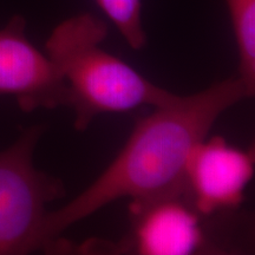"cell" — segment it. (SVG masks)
Returning a JSON list of instances; mask_svg holds the SVG:
<instances>
[{"label": "cell", "instance_id": "277c9868", "mask_svg": "<svg viewBox=\"0 0 255 255\" xmlns=\"http://www.w3.org/2000/svg\"><path fill=\"white\" fill-rule=\"evenodd\" d=\"M26 20L15 14L0 28V100L12 97L32 113L69 105V90L55 64L27 39Z\"/></svg>", "mask_w": 255, "mask_h": 255}, {"label": "cell", "instance_id": "6da1fadb", "mask_svg": "<svg viewBox=\"0 0 255 255\" xmlns=\"http://www.w3.org/2000/svg\"><path fill=\"white\" fill-rule=\"evenodd\" d=\"M252 98L240 77L216 82L169 107L155 108L137 121L120 154L87 189L45 222L46 251L72 225L114 201L129 197L135 208L169 197H186V170L191 151L208 136L221 115Z\"/></svg>", "mask_w": 255, "mask_h": 255}, {"label": "cell", "instance_id": "8992f818", "mask_svg": "<svg viewBox=\"0 0 255 255\" xmlns=\"http://www.w3.org/2000/svg\"><path fill=\"white\" fill-rule=\"evenodd\" d=\"M133 244L143 255H188L205 246L201 214L184 196L169 197L129 208Z\"/></svg>", "mask_w": 255, "mask_h": 255}, {"label": "cell", "instance_id": "ba28073f", "mask_svg": "<svg viewBox=\"0 0 255 255\" xmlns=\"http://www.w3.org/2000/svg\"><path fill=\"white\" fill-rule=\"evenodd\" d=\"M96 2L132 50H142L146 45L141 0H96Z\"/></svg>", "mask_w": 255, "mask_h": 255}, {"label": "cell", "instance_id": "52a82bcc", "mask_svg": "<svg viewBox=\"0 0 255 255\" xmlns=\"http://www.w3.org/2000/svg\"><path fill=\"white\" fill-rule=\"evenodd\" d=\"M239 55V77L255 92V0H226Z\"/></svg>", "mask_w": 255, "mask_h": 255}, {"label": "cell", "instance_id": "7a4b0ae2", "mask_svg": "<svg viewBox=\"0 0 255 255\" xmlns=\"http://www.w3.org/2000/svg\"><path fill=\"white\" fill-rule=\"evenodd\" d=\"M107 37V23L94 14L79 13L57 25L45 43L47 57L68 87V107L75 111L77 131L87 130L101 114L126 113L143 105L169 107L182 98L104 50Z\"/></svg>", "mask_w": 255, "mask_h": 255}, {"label": "cell", "instance_id": "3957f363", "mask_svg": "<svg viewBox=\"0 0 255 255\" xmlns=\"http://www.w3.org/2000/svg\"><path fill=\"white\" fill-rule=\"evenodd\" d=\"M44 124L27 128L0 150V255L46 251L47 205L62 199V180L34 167Z\"/></svg>", "mask_w": 255, "mask_h": 255}, {"label": "cell", "instance_id": "5b68a950", "mask_svg": "<svg viewBox=\"0 0 255 255\" xmlns=\"http://www.w3.org/2000/svg\"><path fill=\"white\" fill-rule=\"evenodd\" d=\"M254 148L244 150L221 136L206 137L188 159L186 199L203 216L238 208L254 176Z\"/></svg>", "mask_w": 255, "mask_h": 255}]
</instances>
